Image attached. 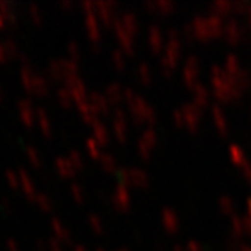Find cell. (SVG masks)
<instances>
[{
    "mask_svg": "<svg viewBox=\"0 0 251 251\" xmlns=\"http://www.w3.org/2000/svg\"><path fill=\"white\" fill-rule=\"evenodd\" d=\"M124 100L127 103L132 118L135 120L136 124H141L142 121H149L150 124H154L157 121L156 112L153 111V107L139 96H136L130 88L124 89Z\"/></svg>",
    "mask_w": 251,
    "mask_h": 251,
    "instance_id": "6da1fadb",
    "label": "cell"
},
{
    "mask_svg": "<svg viewBox=\"0 0 251 251\" xmlns=\"http://www.w3.org/2000/svg\"><path fill=\"white\" fill-rule=\"evenodd\" d=\"M168 43H167V49H165V55L160 61V71L165 75L170 76L173 75L174 68L177 67L178 61H180L182 56V38L178 35L177 30H170L168 33Z\"/></svg>",
    "mask_w": 251,
    "mask_h": 251,
    "instance_id": "7a4b0ae2",
    "label": "cell"
},
{
    "mask_svg": "<svg viewBox=\"0 0 251 251\" xmlns=\"http://www.w3.org/2000/svg\"><path fill=\"white\" fill-rule=\"evenodd\" d=\"M157 144V135L153 129H147L144 133L141 135L139 141H138V153L142 159H149L153 149Z\"/></svg>",
    "mask_w": 251,
    "mask_h": 251,
    "instance_id": "3957f363",
    "label": "cell"
},
{
    "mask_svg": "<svg viewBox=\"0 0 251 251\" xmlns=\"http://www.w3.org/2000/svg\"><path fill=\"white\" fill-rule=\"evenodd\" d=\"M112 204L118 209V210H127L132 206V195L129 194L127 186L118 185L111 197Z\"/></svg>",
    "mask_w": 251,
    "mask_h": 251,
    "instance_id": "277c9868",
    "label": "cell"
},
{
    "mask_svg": "<svg viewBox=\"0 0 251 251\" xmlns=\"http://www.w3.org/2000/svg\"><path fill=\"white\" fill-rule=\"evenodd\" d=\"M65 85H67V89L70 91L71 97H73V101H76L77 104L85 101L86 100V89H85V85L83 82L77 77V76H73V77H68L65 80Z\"/></svg>",
    "mask_w": 251,
    "mask_h": 251,
    "instance_id": "5b68a950",
    "label": "cell"
},
{
    "mask_svg": "<svg viewBox=\"0 0 251 251\" xmlns=\"http://www.w3.org/2000/svg\"><path fill=\"white\" fill-rule=\"evenodd\" d=\"M115 35L120 41V44L123 46V50L127 53V55L133 56L135 55V44H133V37L124 29L121 22H115Z\"/></svg>",
    "mask_w": 251,
    "mask_h": 251,
    "instance_id": "8992f818",
    "label": "cell"
},
{
    "mask_svg": "<svg viewBox=\"0 0 251 251\" xmlns=\"http://www.w3.org/2000/svg\"><path fill=\"white\" fill-rule=\"evenodd\" d=\"M114 123V132H115V136L120 142H126L127 139V123H126V115L121 109H115L114 112V117H112Z\"/></svg>",
    "mask_w": 251,
    "mask_h": 251,
    "instance_id": "52a82bcc",
    "label": "cell"
},
{
    "mask_svg": "<svg viewBox=\"0 0 251 251\" xmlns=\"http://www.w3.org/2000/svg\"><path fill=\"white\" fill-rule=\"evenodd\" d=\"M182 112L185 117V126H188V129L194 133L199 127V121H200V111L195 104H185L182 107Z\"/></svg>",
    "mask_w": 251,
    "mask_h": 251,
    "instance_id": "ba28073f",
    "label": "cell"
},
{
    "mask_svg": "<svg viewBox=\"0 0 251 251\" xmlns=\"http://www.w3.org/2000/svg\"><path fill=\"white\" fill-rule=\"evenodd\" d=\"M114 8H115V3H111V2H99V3H96V9H97L99 19L107 27L115 25V20H114Z\"/></svg>",
    "mask_w": 251,
    "mask_h": 251,
    "instance_id": "9c48e42d",
    "label": "cell"
},
{
    "mask_svg": "<svg viewBox=\"0 0 251 251\" xmlns=\"http://www.w3.org/2000/svg\"><path fill=\"white\" fill-rule=\"evenodd\" d=\"M160 221H162V226L165 227V230L168 233H177L178 228H180V218H178V215L171 209H164L162 210Z\"/></svg>",
    "mask_w": 251,
    "mask_h": 251,
    "instance_id": "30bf717a",
    "label": "cell"
},
{
    "mask_svg": "<svg viewBox=\"0 0 251 251\" xmlns=\"http://www.w3.org/2000/svg\"><path fill=\"white\" fill-rule=\"evenodd\" d=\"M85 25H86V32L89 35V38H91V41L99 43L100 41V25H99V19H97L96 12L86 14Z\"/></svg>",
    "mask_w": 251,
    "mask_h": 251,
    "instance_id": "8fae6325",
    "label": "cell"
},
{
    "mask_svg": "<svg viewBox=\"0 0 251 251\" xmlns=\"http://www.w3.org/2000/svg\"><path fill=\"white\" fill-rule=\"evenodd\" d=\"M149 46H150L151 51L156 53V55L164 47V35H162V30H160L157 26H151L149 29Z\"/></svg>",
    "mask_w": 251,
    "mask_h": 251,
    "instance_id": "7c38bea8",
    "label": "cell"
},
{
    "mask_svg": "<svg viewBox=\"0 0 251 251\" xmlns=\"http://www.w3.org/2000/svg\"><path fill=\"white\" fill-rule=\"evenodd\" d=\"M19 114L22 121L27 126V127H32L33 121H35V111H33V106L29 100H22L19 103Z\"/></svg>",
    "mask_w": 251,
    "mask_h": 251,
    "instance_id": "4fadbf2b",
    "label": "cell"
},
{
    "mask_svg": "<svg viewBox=\"0 0 251 251\" xmlns=\"http://www.w3.org/2000/svg\"><path fill=\"white\" fill-rule=\"evenodd\" d=\"M199 76V62H197L195 58H189V61L186 62V67L183 70V82L188 86H192L195 77Z\"/></svg>",
    "mask_w": 251,
    "mask_h": 251,
    "instance_id": "5bb4252c",
    "label": "cell"
},
{
    "mask_svg": "<svg viewBox=\"0 0 251 251\" xmlns=\"http://www.w3.org/2000/svg\"><path fill=\"white\" fill-rule=\"evenodd\" d=\"M91 106L97 115H109V103H107L104 96L97 93L91 94Z\"/></svg>",
    "mask_w": 251,
    "mask_h": 251,
    "instance_id": "9a60e30c",
    "label": "cell"
},
{
    "mask_svg": "<svg viewBox=\"0 0 251 251\" xmlns=\"http://www.w3.org/2000/svg\"><path fill=\"white\" fill-rule=\"evenodd\" d=\"M106 100L107 103H112V104H118L121 100H124V91L123 88L118 83H112L106 88Z\"/></svg>",
    "mask_w": 251,
    "mask_h": 251,
    "instance_id": "2e32d148",
    "label": "cell"
},
{
    "mask_svg": "<svg viewBox=\"0 0 251 251\" xmlns=\"http://www.w3.org/2000/svg\"><path fill=\"white\" fill-rule=\"evenodd\" d=\"M93 132H94V138H96V142L99 146H107V144H109L111 136H109L107 129L104 127V124L97 121L96 124H93Z\"/></svg>",
    "mask_w": 251,
    "mask_h": 251,
    "instance_id": "e0dca14e",
    "label": "cell"
},
{
    "mask_svg": "<svg viewBox=\"0 0 251 251\" xmlns=\"http://www.w3.org/2000/svg\"><path fill=\"white\" fill-rule=\"evenodd\" d=\"M129 176H130V185L136 186V188H146L149 185V176L138 168L129 170Z\"/></svg>",
    "mask_w": 251,
    "mask_h": 251,
    "instance_id": "ac0fdd59",
    "label": "cell"
},
{
    "mask_svg": "<svg viewBox=\"0 0 251 251\" xmlns=\"http://www.w3.org/2000/svg\"><path fill=\"white\" fill-rule=\"evenodd\" d=\"M77 107H79V112H80V115L83 117L85 123H88V124H96V123H97V114L94 112L91 103H88V101L85 100V101L79 103Z\"/></svg>",
    "mask_w": 251,
    "mask_h": 251,
    "instance_id": "d6986e66",
    "label": "cell"
},
{
    "mask_svg": "<svg viewBox=\"0 0 251 251\" xmlns=\"http://www.w3.org/2000/svg\"><path fill=\"white\" fill-rule=\"evenodd\" d=\"M55 168L56 171L62 176V177H73L76 170L73 168V165H71V162L68 159L65 157H58L56 162H55Z\"/></svg>",
    "mask_w": 251,
    "mask_h": 251,
    "instance_id": "ffe728a7",
    "label": "cell"
},
{
    "mask_svg": "<svg viewBox=\"0 0 251 251\" xmlns=\"http://www.w3.org/2000/svg\"><path fill=\"white\" fill-rule=\"evenodd\" d=\"M47 73H49V76H50L53 80H62V79L65 80V79H67V75H65V70H64L62 61H53V62H50Z\"/></svg>",
    "mask_w": 251,
    "mask_h": 251,
    "instance_id": "44dd1931",
    "label": "cell"
},
{
    "mask_svg": "<svg viewBox=\"0 0 251 251\" xmlns=\"http://www.w3.org/2000/svg\"><path fill=\"white\" fill-rule=\"evenodd\" d=\"M50 91V88H49V83L47 80L40 76V75H35V80H33V86H32V94H37L40 97H44L47 96Z\"/></svg>",
    "mask_w": 251,
    "mask_h": 251,
    "instance_id": "7402d4cb",
    "label": "cell"
},
{
    "mask_svg": "<svg viewBox=\"0 0 251 251\" xmlns=\"http://www.w3.org/2000/svg\"><path fill=\"white\" fill-rule=\"evenodd\" d=\"M37 120H38V126H40L43 135L50 136L51 135V124H50L49 117H47V114H46V111L43 109V107H38V109H37Z\"/></svg>",
    "mask_w": 251,
    "mask_h": 251,
    "instance_id": "603a6c76",
    "label": "cell"
},
{
    "mask_svg": "<svg viewBox=\"0 0 251 251\" xmlns=\"http://www.w3.org/2000/svg\"><path fill=\"white\" fill-rule=\"evenodd\" d=\"M20 185L23 186V189H25V192H26V195L29 197V199H37V191H35V186H33V183H32V180H30V177L27 176V173L26 171H20Z\"/></svg>",
    "mask_w": 251,
    "mask_h": 251,
    "instance_id": "cb8c5ba5",
    "label": "cell"
},
{
    "mask_svg": "<svg viewBox=\"0 0 251 251\" xmlns=\"http://www.w3.org/2000/svg\"><path fill=\"white\" fill-rule=\"evenodd\" d=\"M146 8L150 9L151 12H160V14H173L174 11V3L171 2H147Z\"/></svg>",
    "mask_w": 251,
    "mask_h": 251,
    "instance_id": "d4e9b609",
    "label": "cell"
},
{
    "mask_svg": "<svg viewBox=\"0 0 251 251\" xmlns=\"http://www.w3.org/2000/svg\"><path fill=\"white\" fill-rule=\"evenodd\" d=\"M124 26V29L127 30L130 35H136L138 33V22H136V17L132 12H126L121 20H120Z\"/></svg>",
    "mask_w": 251,
    "mask_h": 251,
    "instance_id": "484cf974",
    "label": "cell"
},
{
    "mask_svg": "<svg viewBox=\"0 0 251 251\" xmlns=\"http://www.w3.org/2000/svg\"><path fill=\"white\" fill-rule=\"evenodd\" d=\"M51 227H53V230H55V235H56L64 244H70V242H71V236H70L68 230L61 224V221H59L58 218H53V220H51Z\"/></svg>",
    "mask_w": 251,
    "mask_h": 251,
    "instance_id": "4316f807",
    "label": "cell"
},
{
    "mask_svg": "<svg viewBox=\"0 0 251 251\" xmlns=\"http://www.w3.org/2000/svg\"><path fill=\"white\" fill-rule=\"evenodd\" d=\"M138 77H139V80L144 83V85H150L153 82L151 68L146 62L139 64V67H138Z\"/></svg>",
    "mask_w": 251,
    "mask_h": 251,
    "instance_id": "83f0119b",
    "label": "cell"
},
{
    "mask_svg": "<svg viewBox=\"0 0 251 251\" xmlns=\"http://www.w3.org/2000/svg\"><path fill=\"white\" fill-rule=\"evenodd\" d=\"M33 80H35V73H33V71H32L29 67L23 68V71H22V83H23V86H25L26 91L30 93V94H32Z\"/></svg>",
    "mask_w": 251,
    "mask_h": 251,
    "instance_id": "f1b7e54d",
    "label": "cell"
},
{
    "mask_svg": "<svg viewBox=\"0 0 251 251\" xmlns=\"http://www.w3.org/2000/svg\"><path fill=\"white\" fill-rule=\"evenodd\" d=\"M100 164H101L103 170L107 173H115V170H117V162L111 154H101Z\"/></svg>",
    "mask_w": 251,
    "mask_h": 251,
    "instance_id": "f546056e",
    "label": "cell"
},
{
    "mask_svg": "<svg viewBox=\"0 0 251 251\" xmlns=\"http://www.w3.org/2000/svg\"><path fill=\"white\" fill-rule=\"evenodd\" d=\"M68 160L71 162V165H73V168H75L76 171H80V170L85 168V160H83V157L80 156V153H77V151H71Z\"/></svg>",
    "mask_w": 251,
    "mask_h": 251,
    "instance_id": "4dcf8cb0",
    "label": "cell"
},
{
    "mask_svg": "<svg viewBox=\"0 0 251 251\" xmlns=\"http://www.w3.org/2000/svg\"><path fill=\"white\" fill-rule=\"evenodd\" d=\"M86 151H88V154L91 156V157H94V159H100L101 157V153H100V146L97 144V142L94 141V139H88L86 141Z\"/></svg>",
    "mask_w": 251,
    "mask_h": 251,
    "instance_id": "1f68e13d",
    "label": "cell"
},
{
    "mask_svg": "<svg viewBox=\"0 0 251 251\" xmlns=\"http://www.w3.org/2000/svg\"><path fill=\"white\" fill-rule=\"evenodd\" d=\"M70 192H71V197H73L75 201H76L77 204H82V203L85 201V192H83V189H82L77 183L71 185Z\"/></svg>",
    "mask_w": 251,
    "mask_h": 251,
    "instance_id": "d6a6232c",
    "label": "cell"
},
{
    "mask_svg": "<svg viewBox=\"0 0 251 251\" xmlns=\"http://www.w3.org/2000/svg\"><path fill=\"white\" fill-rule=\"evenodd\" d=\"M26 154L29 156V162L33 165L40 168L41 167V157H40V153L35 150L33 147H26Z\"/></svg>",
    "mask_w": 251,
    "mask_h": 251,
    "instance_id": "836d02e7",
    "label": "cell"
},
{
    "mask_svg": "<svg viewBox=\"0 0 251 251\" xmlns=\"http://www.w3.org/2000/svg\"><path fill=\"white\" fill-rule=\"evenodd\" d=\"M88 223H89V226H91V228H93L96 233H99V235H101L103 230H104V226H103V223H101L100 217H97V215H89Z\"/></svg>",
    "mask_w": 251,
    "mask_h": 251,
    "instance_id": "e575fe53",
    "label": "cell"
},
{
    "mask_svg": "<svg viewBox=\"0 0 251 251\" xmlns=\"http://www.w3.org/2000/svg\"><path fill=\"white\" fill-rule=\"evenodd\" d=\"M58 99H59V103L64 107H71V104H73V97H71L68 89H59V91H58Z\"/></svg>",
    "mask_w": 251,
    "mask_h": 251,
    "instance_id": "d590c367",
    "label": "cell"
},
{
    "mask_svg": "<svg viewBox=\"0 0 251 251\" xmlns=\"http://www.w3.org/2000/svg\"><path fill=\"white\" fill-rule=\"evenodd\" d=\"M112 64L117 70H124L126 67V59H124V55H123V51L120 50H114L112 51Z\"/></svg>",
    "mask_w": 251,
    "mask_h": 251,
    "instance_id": "8d00e7d4",
    "label": "cell"
},
{
    "mask_svg": "<svg viewBox=\"0 0 251 251\" xmlns=\"http://www.w3.org/2000/svg\"><path fill=\"white\" fill-rule=\"evenodd\" d=\"M194 101L195 104H203L206 103V97H207V93H206V89L203 86H195V91H194Z\"/></svg>",
    "mask_w": 251,
    "mask_h": 251,
    "instance_id": "74e56055",
    "label": "cell"
},
{
    "mask_svg": "<svg viewBox=\"0 0 251 251\" xmlns=\"http://www.w3.org/2000/svg\"><path fill=\"white\" fill-rule=\"evenodd\" d=\"M29 15H30V19L35 25H41L43 23V14L40 11V8L37 5H30L29 8Z\"/></svg>",
    "mask_w": 251,
    "mask_h": 251,
    "instance_id": "f35d334b",
    "label": "cell"
},
{
    "mask_svg": "<svg viewBox=\"0 0 251 251\" xmlns=\"http://www.w3.org/2000/svg\"><path fill=\"white\" fill-rule=\"evenodd\" d=\"M35 201H37L38 206H40L43 210H46V212H49V210L51 209V201H50L49 197L44 195V194H38V195H37V199H35Z\"/></svg>",
    "mask_w": 251,
    "mask_h": 251,
    "instance_id": "ab89813d",
    "label": "cell"
},
{
    "mask_svg": "<svg viewBox=\"0 0 251 251\" xmlns=\"http://www.w3.org/2000/svg\"><path fill=\"white\" fill-rule=\"evenodd\" d=\"M68 55H70V61H73V62H77L80 59V49L76 43H71L68 46Z\"/></svg>",
    "mask_w": 251,
    "mask_h": 251,
    "instance_id": "60d3db41",
    "label": "cell"
},
{
    "mask_svg": "<svg viewBox=\"0 0 251 251\" xmlns=\"http://www.w3.org/2000/svg\"><path fill=\"white\" fill-rule=\"evenodd\" d=\"M3 49H5L6 59H8V58H15L17 55H19V49H17V46H15L12 41H9V40L3 44Z\"/></svg>",
    "mask_w": 251,
    "mask_h": 251,
    "instance_id": "b9f144b4",
    "label": "cell"
},
{
    "mask_svg": "<svg viewBox=\"0 0 251 251\" xmlns=\"http://www.w3.org/2000/svg\"><path fill=\"white\" fill-rule=\"evenodd\" d=\"M173 120H174V124L177 126L178 129H182L185 126V117H183V112L182 109H176L173 112Z\"/></svg>",
    "mask_w": 251,
    "mask_h": 251,
    "instance_id": "7bdbcfd3",
    "label": "cell"
},
{
    "mask_svg": "<svg viewBox=\"0 0 251 251\" xmlns=\"http://www.w3.org/2000/svg\"><path fill=\"white\" fill-rule=\"evenodd\" d=\"M6 178H8V182H9V185L14 188V189H17L20 186V177L17 176L12 170H9V171H6Z\"/></svg>",
    "mask_w": 251,
    "mask_h": 251,
    "instance_id": "ee69618b",
    "label": "cell"
},
{
    "mask_svg": "<svg viewBox=\"0 0 251 251\" xmlns=\"http://www.w3.org/2000/svg\"><path fill=\"white\" fill-rule=\"evenodd\" d=\"M8 251H20L19 244H17L15 241H12V239H9L8 241Z\"/></svg>",
    "mask_w": 251,
    "mask_h": 251,
    "instance_id": "f6af8a7d",
    "label": "cell"
},
{
    "mask_svg": "<svg viewBox=\"0 0 251 251\" xmlns=\"http://www.w3.org/2000/svg\"><path fill=\"white\" fill-rule=\"evenodd\" d=\"M188 251H201V247L197 242H189L188 244Z\"/></svg>",
    "mask_w": 251,
    "mask_h": 251,
    "instance_id": "bcb514c9",
    "label": "cell"
},
{
    "mask_svg": "<svg viewBox=\"0 0 251 251\" xmlns=\"http://www.w3.org/2000/svg\"><path fill=\"white\" fill-rule=\"evenodd\" d=\"M11 204H9V201L8 200H3L2 203H0V207H3V210H6L8 213L11 212V207H9Z\"/></svg>",
    "mask_w": 251,
    "mask_h": 251,
    "instance_id": "7dc6e473",
    "label": "cell"
},
{
    "mask_svg": "<svg viewBox=\"0 0 251 251\" xmlns=\"http://www.w3.org/2000/svg\"><path fill=\"white\" fill-rule=\"evenodd\" d=\"M6 61V55H5V49L3 46L0 44V62H5Z\"/></svg>",
    "mask_w": 251,
    "mask_h": 251,
    "instance_id": "c3c4849f",
    "label": "cell"
},
{
    "mask_svg": "<svg viewBox=\"0 0 251 251\" xmlns=\"http://www.w3.org/2000/svg\"><path fill=\"white\" fill-rule=\"evenodd\" d=\"M5 25H6V19H5L3 12L0 11V27H5Z\"/></svg>",
    "mask_w": 251,
    "mask_h": 251,
    "instance_id": "681fc988",
    "label": "cell"
},
{
    "mask_svg": "<svg viewBox=\"0 0 251 251\" xmlns=\"http://www.w3.org/2000/svg\"><path fill=\"white\" fill-rule=\"evenodd\" d=\"M61 8H64V9H70V8H73V3H61Z\"/></svg>",
    "mask_w": 251,
    "mask_h": 251,
    "instance_id": "f907efd6",
    "label": "cell"
},
{
    "mask_svg": "<svg viewBox=\"0 0 251 251\" xmlns=\"http://www.w3.org/2000/svg\"><path fill=\"white\" fill-rule=\"evenodd\" d=\"M75 251H86V250H85V248H83L82 245H77V247L75 248Z\"/></svg>",
    "mask_w": 251,
    "mask_h": 251,
    "instance_id": "816d5d0a",
    "label": "cell"
},
{
    "mask_svg": "<svg viewBox=\"0 0 251 251\" xmlns=\"http://www.w3.org/2000/svg\"><path fill=\"white\" fill-rule=\"evenodd\" d=\"M50 251H61V250H50Z\"/></svg>",
    "mask_w": 251,
    "mask_h": 251,
    "instance_id": "f5cc1de1",
    "label": "cell"
},
{
    "mask_svg": "<svg viewBox=\"0 0 251 251\" xmlns=\"http://www.w3.org/2000/svg\"><path fill=\"white\" fill-rule=\"evenodd\" d=\"M0 97H2V91H0Z\"/></svg>",
    "mask_w": 251,
    "mask_h": 251,
    "instance_id": "db71d44e",
    "label": "cell"
},
{
    "mask_svg": "<svg viewBox=\"0 0 251 251\" xmlns=\"http://www.w3.org/2000/svg\"><path fill=\"white\" fill-rule=\"evenodd\" d=\"M118 251H126V250H118Z\"/></svg>",
    "mask_w": 251,
    "mask_h": 251,
    "instance_id": "11a10c76",
    "label": "cell"
},
{
    "mask_svg": "<svg viewBox=\"0 0 251 251\" xmlns=\"http://www.w3.org/2000/svg\"><path fill=\"white\" fill-rule=\"evenodd\" d=\"M100 251H101V250H100Z\"/></svg>",
    "mask_w": 251,
    "mask_h": 251,
    "instance_id": "9f6ffc18",
    "label": "cell"
}]
</instances>
